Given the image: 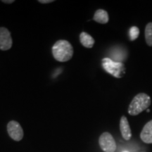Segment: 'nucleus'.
Returning a JSON list of instances; mask_svg holds the SVG:
<instances>
[{"mask_svg": "<svg viewBox=\"0 0 152 152\" xmlns=\"http://www.w3.org/2000/svg\"><path fill=\"white\" fill-rule=\"evenodd\" d=\"M52 54L54 59L58 61H68L73 57V46L68 41L60 39V40L56 42L53 46Z\"/></svg>", "mask_w": 152, "mask_h": 152, "instance_id": "nucleus-1", "label": "nucleus"}, {"mask_svg": "<svg viewBox=\"0 0 152 152\" xmlns=\"http://www.w3.org/2000/svg\"><path fill=\"white\" fill-rule=\"evenodd\" d=\"M151 105V98L145 93H139L131 102L128 107V113L130 115H137Z\"/></svg>", "mask_w": 152, "mask_h": 152, "instance_id": "nucleus-2", "label": "nucleus"}, {"mask_svg": "<svg viewBox=\"0 0 152 152\" xmlns=\"http://www.w3.org/2000/svg\"><path fill=\"white\" fill-rule=\"evenodd\" d=\"M102 64L106 72L116 78H121L125 73V65L121 62L114 61L109 58H104L102 61Z\"/></svg>", "mask_w": 152, "mask_h": 152, "instance_id": "nucleus-3", "label": "nucleus"}, {"mask_svg": "<svg viewBox=\"0 0 152 152\" xmlns=\"http://www.w3.org/2000/svg\"><path fill=\"white\" fill-rule=\"evenodd\" d=\"M101 149L104 152H114L116 149V143L113 136L109 132L102 133L99 139Z\"/></svg>", "mask_w": 152, "mask_h": 152, "instance_id": "nucleus-4", "label": "nucleus"}, {"mask_svg": "<svg viewBox=\"0 0 152 152\" xmlns=\"http://www.w3.org/2000/svg\"><path fill=\"white\" fill-rule=\"evenodd\" d=\"M7 132L10 137L16 142L20 141L23 137V130L17 121H9L7 124Z\"/></svg>", "mask_w": 152, "mask_h": 152, "instance_id": "nucleus-5", "label": "nucleus"}, {"mask_svg": "<svg viewBox=\"0 0 152 152\" xmlns=\"http://www.w3.org/2000/svg\"><path fill=\"white\" fill-rule=\"evenodd\" d=\"M12 38L9 30L4 27L0 28V50L7 51L11 48Z\"/></svg>", "mask_w": 152, "mask_h": 152, "instance_id": "nucleus-6", "label": "nucleus"}, {"mask_svg": "<svg viewBox=\"0 0 152 152\" xmlns=\"http://www.w3.org/2000/svg\"><path fill=\"white\" fill-rule=\"evenodd\" d=\"M120 130L123 139L125 140H129L132 137V132L129 125L128 121L125 115H123L120 121Z\"/></svg>", "mask_w": 152, "mask_h": 152, "instance_id": "nucleus-7", "label": "nucleus"}, {"mask_svg": "<svg viewBox=\"0 0 152 152\" xmlns=\"http://www.w3.org/2000/svg\"><path fill=\"white\" fill-rule=\"evenodd\" d=\"M140 137L144 143H152V120L144 125L140 134Z\"/></svg>", "mask_w": 152, "mask_h": 152, "instance_id": "nucleus-8", "label": "nucleus"}, {"mask_svg": "<svg viewBox=\"0 0 152 152\" xmlns=\"http://www.w3.org/2000/svg\"><path fill=\"white\" fill-rule=\"evenodd\" d=\"M93 20L99 23L106 24L109 22V14H108L107 11L104 9H98L95 12Z\"/></svg>", "mask_w": 152, "mask_h": 152, "instance_id": "nucleus-9", "label": "nucleus"}, {"mask_svg": "<svg viewBox=\"0 0 152 152\" xmlns=\"http://www.w3.org/2000/svg\"><path fill=\"white\" fill-rule=\"evenodd\" d=\"M80 41L83 46L86 48H92L94 45V39L92 36L85 32H82L80 35Z\"/></svg>", "mask_w": 152, "mask_h": 152, "instance_id": "nucleus-10", "label": "nucleus"}, {"mask_svg": "<svg viewBox=\"0 0 152 152\" xmlns=\"http://www.w3.org/2000/svg\"><path fill=\"white\" fill-rule=\"evenodd\" d=\"M145 40L149 47H152V23H149L146 26Z\"/></svg>", "mask_w": 152, "mask_h": 152, "instance_id": "nucleus-11", "label": "nucleus"}, {"mask_svg": "<svg viewBox=\"0 0 152 152\" xmlns=\"http://www.w3.org/2000/svg\"><path fill=\"white\" fill-rule=\"evenodd\" d=\"M140 35V30L137 26H132L129 30V35H130V39L131 41L135 40L139 37Z\"/></svg>", "mask_w": 152, "mask_h": 152, "instance_id": "nucleus-12", "label": "nucleus"}, {"mask_svg": "<svg viewBox=\"0 0 152 152\" xmlns=\"http://www.w3.org/2000/svg\"><path fill=\"white\" fill-rule=\"evenodd\" d=\"M54 0H39L38 2L42 3V4H49V3H52L54 2Z\"/></svg>", "mask_w": 152, "mask_h": 152, "instance_id": "nucleus-13", "label": "nucleus"}, {"mask_svg": "<svg viewBox=\"0 0 152 152\" xmlns=\"http://www.w3.org/2000/svg\"><path fill=\"white\" fill-rule=\"evenodd\" d=\"M2 2L6 4H12L14 2V0H9V1H7V0H2Z\"/></svg>", "mask_w": 152, "mask_h": 152, "instance_id": "nucleus-14", "label": "nucleus"}, {"mask_svg": "<svg viewBox=\"0 0 152 152\" xmlns=\"http://www.w3.org/2000/svg\"><path fill=\"white\" fill-rule=\"evenodd\" d=\"M124 152H128V151H124Z\"/></svg>", "mask_w": 152, "mask_h": 152, "instance_id": "nucleus-15", "label": "nucleus"}]
</instances>
